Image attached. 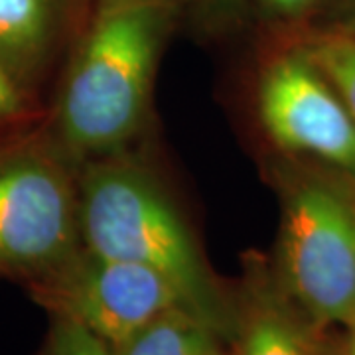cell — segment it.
<instances>
[{"mask_svg":"<svg viewBox=\"0 0 355 355\" xmlns=\"http://www.w3.org/2000/svg\"><path fill=\"white\" fill-rule=\"evenodd\" d=\"M44 355H114L113 347L71 320L58 318Z\"/></svg>","mask_w":355,"mask_h":355,"instance_id":"obj_11","label":"cell"},{"mask_svg":"<svg viewBox=\"0 0 355 355\" xmlns=\"http://www.w3.org/2000/svg\"><path fill=\"white\" fill-rule=\"evenodd\" d=\"M34 291L55 316L83 326L111 347L127 342L168 308L186 306L162 275L87 249L34 280Z\"/></svg>","mask_w":355,"mask_h":355,"instance_id":"obj_5","label":"cell"},{"mask_svg":"<svg viewBox=\"0 0 355 355\" xmlns=\"http://www.w3.org/2000/svg\"><path fill=\"white\" fill-rule=\"evenodd\" d=\"M219 326L186 306H174L140 328L114 355H223Z\"/></svg>","mask_w":355,"mask_h":355,"instance_id":"obj_9","label":"cell"},{"mask_svg":"<svg viewBox=\"0 0 355 355\" xmlns=\"http://www.w3.org/2000/svg\"><path fill=\"white\" fill-rule=\"evenodd\" d=\"M237 355H326L312 330L272 291L249 298L243 314Z\"/></svg>","mask_w":355,"mask_h":355,"instance_id":"obj_8","label":"cell"},{"mask_svg":"<svg viewBox=\"0 0 355 355\" xmlns=\"http://www.w3.org/2000/svg\"><path fill=\"white\" fill-rule=\"evenodd\" d=\"M64 8L65 0H0V62L16 83L50 53Z\"/></svg>","mask_w":355,"mask_h":355,"instance_id":"obj_7","label":"cell"},{"mask_svg":"<svg viewBox=\"0 0 355 355\" xmlns=\"http://www.w3.org/2000/svg\"><path fill=\"white\" fill-rule=\"evenodd\" d=\"M77 209L87 251L162 275L184 304L221 328V304L202 254L182 217L148 178L127 166H95L81 184Z\"/></svg>","mask_w":355,"mask_h":355,"instance_id":"obj_2","label":"cell"},{"mask_svg":"<svg viewBox=\"0 0 355 355\" xmlns=\"http://www.w3.org/2000/svg\"><path fill=\"white\" fill-rule=\"evenodd\" d=\"M259 113L282 150L331 166L355 188V119L308 51L284 53L268 65Z\"/></svg>","mask_w":355,"mask_h":355,"instance_id":"obj_6","label":"cell"},{"mask_svg":"<svg viewBox=\"0 0 355 355\" xmlns=\"http://www.w3.org/2000/svg\"><path fill=\"white\" fill-rule=\"evenodd\" d=\"M168 20V0H103L60 99V130L69 148L107 154L135 137Z\"/></svg>","mask_w":355,"mask_h":355,"instance_id":"obj_1","label":"cell"},{"mask_svg":"<svg viewBox=\"0 0 355 355\" xmlns=\"http://www.w3.org/2000/svg\"><path fill=\"white\" fill-rule=\"evenodd\" d=\"M265 2L270 8H275L277 12L292 14L302 10L310 0H265Z\"/></svg>","mask_w":355,"mask_h":355,"instance_id":"obj_13","label":"cell"},{"mask_svg":"<svg viewBox=\"0 0 355 355\" xmlns=\"http://www.w3.org/2000/svg\"><path fill=\"white\" fill-rule=\"evenodd\" d=\"M308 53L355 119V40H326Z\"/></svg>","mask_w":355,"mask_h":355,"instance_id":"obj_10","label":"cell"},{"mask_svg":"<svg viewBox=\"0 0 355 355\" xmlns=\"http://www.w3.org/2000/svg\"><path fill=\"white\" fill-rule=\"evenodd\" d=\"M280 265L286 294L320 326L355 328V202L320 180L284 203Z\"/></svg>","mask_w":355,"mask_h":355,"instance_id":"obj_3","label":"cell"},{"mask_svg":"<svg viewBox=\"0 0 355 355\" xmlns=\"http://www.w3.org/2000/svg\"><path fill=\"white\" fill-rule=\"evenodd\" d=\"M79 209L69 176L42 150L0 158V275L36 280L77 253Z\"/></svg>","mask_w":355,"mask_h":355,"instance_id":"obj_4","label":"cell"},{"mask_svg":"<svg viewBox=\"0 0 355 355\" xmlns=\"http://www.w3.org/2000/svg\"><path fill=\"white\" fill-rule=\"evenodd\" d=\"M347 355H355V328H354V338L349 342V349H347Z\"/></svg>","mask_w":355,"mask_h":355,"instance_id":"obj_14","label":"cell"},{"mask_svg":"<svg viewBox=\"0 0 355 355\" xmlns=\"http://www.w3.org/2000/svg\"><path fill=\"white\" fill-rule=\"evenodd\" d=\"M20 107H22V95L18 91V83L0 62V121L12 119L14 114L20 113Z\"/></svg>","mask_w":355,"mask_h":355,"instance_id":"obj_12","label":"cell"}]
</instances>
